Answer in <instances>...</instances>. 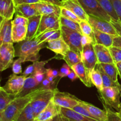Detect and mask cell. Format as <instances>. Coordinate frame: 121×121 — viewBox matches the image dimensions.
<instances>
[{"mask_svg": "<svg viewBox=\"0 0 121 121\" xmlns=\"http://www.w3.org/2000/svg\"><path fill=\"white\" fill-rule=\"evenodd\" d=\"M35 114L30 103L25 107L15 121H35Z\"/></svg>", "mask_w": 121, "mask_h": 121, "instance_id": "1f68e13d", "label": "cell"}, {"mask_svg": "<svg viewBox=\"0 0 121 121\" xmlns=\"http://www.w3.org/2000/svg\"><path fill=\"white\" fill-rule=\"evenodd\" d=\"M46 76L48 78V80L50 81V82L52 83V85H53L54 82V79H55V78L52 75V74L51 73V72H50L49 69H46Z\"/></svg>", "mask_w": 121, "mask_h": 121, "instance_id": "11a10c76", "label": "cell"}, {"mask_svg": "<svg viewBox=\"0 0 121 121\" xmlns=\"http://www.w3.org/2000/svg\"><path fill=\"white\" fill-rule=\"evenodd\" d=\"M82 45L83 47L86 46V45L89 44H95V41L94 39L91 36L89 35H85V34H82Z\"/></svg>", "mask_w": 121, "mask_h": 121, "instance_id": "7dc6e473", "label": "cell"}, {"mask_svg": "<svg viewBox=\"0 0 121 121\" xmlns=\"http://www.w3.org/2000/svg\"><path fill=\"white\" fill-rule=\"evenodd\" d=\"M104 109L107 113V121H121V118L118 115V112H116L112 111L109 106H107L104 102L101 100Z\"/></svg>", "mask_w": 121, "mask_h": 121, "instance_id": "74e56055", "label": "cell"}, {"mask_svg": "<svg viewBox=\"0 0 121 121\" xmlns=\"http://www.w3.org/2000/svg\"><path fill=\"white\" fill-rule=\"evenodd\" d=\"M41 2H47V3L52 4L56 5L61 7V4H62V1L60 0H40Z\"/></svg>", "mask_w": 121, "mask_h": 121, "instance_id": "db71d44e", "label": "cell"}, {"mask_svg": "<svg viewBox=\"0 0 121 121\" xmlns=\"http://www.w3.org/2000/svg\"><path fill=\"white\" fill-rule=\"evenodd\" d=\"M89 112L93 116L94 119L98 121H107V113L105 110H102L96 107L94 105L90 104L89 103L82 101Z\"/></svg>", "mask_w": 121, "mask_h": 121, "instance_id": "4316f807", "label": "cell"}, {"mask_svg": "<svg viewBox=\"0 0 121 121\" xmlns=\"http://www.w3.org/2000/svg\"><path fill=\"white\" fill-rule=\"evenodd\" d=\"M119 77H120V79H121V73L119 72ZM120 89H121V86L120 87Z\"/></svg>", "mask_w": 121, "mask_h": 121, "instance_id": "94428289", "label": "cell"}, {"mask_svg": "<svg viewBox=\"0 0 121 121\" xmlns=\"http://www.w3.org/2000/svg\"><path fill=\"white\" fill-rule=\"evenodd\" d=\"M57 89H43L33 98L30 104L34 111L35 118L49 104L53 99Z\"/></svg>", "mask_w": 121, "mask_h": 121, "instance_id": "277c9868", "label": "cell"}, {"mask_svg": "<svg viewBox=\"0 0 121 121\" xmlns=\"http://www.w3.org/2000/svg\"><path fill=\"white\" fill-rule=\"evenodd\" d=\"M118 115H119V117H120L121 118V104L120 109H119V111L118 112Z\"/></svg>", "mask_w": 121, "mask_h": 121, "instance_id": "91938a15", "label": "cell"}, {"mask_svg": "<svg viewBox=\"0 0 121 121\" xmlns=\"http://www.w3.org/2000/svg\"><path fill=\"white\" fill-rule=\"evenodd\" d=\"M98 68L99 69V71H100V73H101L102 75V80H103V85H104V87H111V86H119L121 87V86H119V85H117L116 83H115L112 80V79H111V77L109 76L104 71V70L103 69V68L102 67V66H100V64L98 63V65H96Z\"/></svg>", "mask_w": 121, "mask_h": 121, "instance_id": "d590c367", "label": "cell"}, {"mask_svg": "<svg viewBox=\"0 0 121 121\" xmlns=\"http://www.w3.org/2000/svg\"><path fill=\"white\" fill-rule=\"evenodd\" d=\"M22 63H24V60L21 57H19L18 59L14 61L12 65V71L14 74H19L22 73Z\"/></svg>", "mask_w": 121, "mask_h": 121, "instance_id": "b9f144b4", "label": "cell"}, {"mask_svg": "<svg viewBox=\"0 0 121 121\" xmlns=\"http://www.w3.org/2000/svg\"><path fill=\"white\" fill-rule=\"evenodd\" d=\"M16 98V95L11 94L0 87V112H2L11 102Z\"/></svg>", "mask_w": 121, "mask_h": 121, "instance_id": "83f0119b", "label": "cell"}, {"mask_svg": "<svg viewBox=\"0 0 121 121\" xmlns=\"http://www.w3.org/2000/svg\"><path fill=\"white\" fill-rule=\"evenodd\" d=\"M46 44L47 43H39L35 38L18 43L15 47V56L22 58L24 62H35L40 59V50L46 47Z\"/></svg>", "mask_w": 121, "mask_h": 121, "instance_id": "7a4b0ae2", "label": "cell"}, {"mask_svg": "<svg viewBox=\"0 0 121 121\" xmlns=\"http://www.w3.org/2000/svg\"><path fill=\"white\" fill-rule=\"evenodd\" d=\"M15 7L26 4H35L41 2L40 0H13Z\"/></svg>", "mask_w": 121, "mask_h": 121, "instance_id": "c3c4849f", "label": "cell"}, {"mask_svg": "<svg viewBox=\"0 0 121 121\" xmlns=\"http://www.w3.org/2000/svg\"><path fill=\"white\" fill-rule=\"evenodd\" d=\"M116 66H117V68H118L119 72L121 73V61L119 63H118L116 64Z\"/></svg>", "mask_w": 121, "mask_h": 121, "instance_id": "680465c9", "label": "cell"}, {"mask_svg": "<svg viewBox=\"0 0 121 121\" xmlns=\"http://www.w3.org/2000/svg\"></svg>", "mask_w": 121, "mask_h": 121, "instance_id": "e7e4bbea", "label": "cell"}, {"mask_svg": "<svg viewBox=\"0 0 121 121\" xmlns=\"http://www.w3.org/2000/svg\"><path fill=\"white\" fill-rule=\"evenodd\" d=\"M45 89L42 86L22 97L16 98L2 112H0V121H15L21 112L29 104L33 98L40 91Z\"/></svg>", "mask_w": 121, "mask_h": 121, "instance_id": "6da1fadb", "label": "cell"}, {"mask_svg": "<svg viewBox=\"0 0 121 121\" xmlns=\"http://www.w3.org/2000/svg\"><path fill=\"white\" fill-rule=\"evenodd\" d=\"M60 113V107L57 105L52 99L48 105L38 115L35 121H46L52 119Z\"/></svg>", "mask_w": 121, "mask_h": 121, "instance_id": "5bb4252c", "label": "cell"}, {"mask_svg": "<svg viewBox=\"0 0 121 121\" xmlns=\"http://www.w3.org/2000/svg\"><path fill=\"white\" fill-rule=\"evenodd\" d=\"M41 15H37L28 18L27 33L26 40H31L34 39L40 25Z\"/></svg>", "mask_w": 121, "mask_h": 121, "instance_id": "7402d4cb", "label": "cell"}, {"mask_svg": "<svg viewBox=\"0 0 121 121\" xmlns=\"http://www.w3.org/2000/svg\"><path fill=\"white\" fill-rule=\"evenodd\" d=\"M15 14L27 18L39 15L34 4H26L15 7Z\"/></svg>", "mask_w": 121, "mask_h": 121, "instance_id": "cb8c5ba5", "label": "cell"}, {"mask_svg": "<svg viewBox=\"0 0 121 121\" xmlns=\"http://www.w3.org/2000/svg\"><path fill=\"white\" fill-rule=\"evenodd\" d=\"M34 5L39 15H57L60 16L61 7L59 6L44 2H38L34 4Z\"/></svg>", "mask_w": 121, "mask_h": 121, "instance_id": "ac0fdd59", "label": "cell"}, {"mask_svg": "<svg viewBox=\"0 0 121 121\" xmlns=\"http://www.w3.org/2000/svg\"><path fill=\"white\" fill-rule=\"evenodd\" d=\"M73 109L74 110V111H76V112H78V113L85 116V117H89V118H91L94 119L93 116L91 114V113L89 112V111L87 110V109L86 108V106H85V105H84V104H83L82 100H81V102H80V104H79V105L74 106V107L73 108Z\"/></svg>", "mask_w": 121, "mask_h": 121, "instance_id": "ab89813d", "label": "cell"}, {"mask_svg": "<svg viewBox=\"0 0 121 121\" xmlns=\"http://www.w3.org/2000/svg\"><path fill=\"white\" fill-rule=\"evenodd\" d=\"M100 66L104 70L105 73L111 77L115 83L119 86H121L118 82V76L119 75V70L115 63H101Z\"/></svg>", "mask_w": 121, "mask_h": 121, "instance_id": "f1b7e54d", "label": "cell"}, {"mask_svg": "<svg viewBox=\"0 0 121 121\" xmlns=\"http://www.w3.org/2000/svg\"><path fill=\"white\" fill-rule=\"evenodd\" d=\"M61 7L67 8L75 14L80 20L88 21L89 15L85 12L78 0H69L62 1Z\"/></svg>", "mask_w": 121, "mask_h": 121, "instance_id": "2e32d148", "label": "cell"}, {"mask_svg": "<svg viewBox=\"0 0 121 121\" xmlns=\"http://www.w3.org/2000/svg\"><path fill=\"white\" fill-rule=\"evenodd\" d=\"M15 47L13 43H4L0 46V70L1 72L9 68L14 62Z\"/></svg>", "mask_w": 121, "mask_h": 121, "instance_id": "52a82bcc", "label": "cell"}, {"mask_svg": "<svg viewBox=\"0 0 121 121\" xmlns=\"http://www.w3.org/2000/svg\"><path fill=\"white\" fill-rule=\"evenodd\" d=\"M93 47L98 63H115L110 52L109 48L97 43L93 44Z\"/></svg>", "mask_w": 121, "mask_h": 121, "instance_id": "9a60e30c", "label": "cell"}, {"mask_svg": "<svg viewBox=\"0 0 121 121\" xmlns=\"http://www.w3.org/2000/svg\"><path fill=\"white\" fill-rule=\"evenodd\" d=\"M27 33V26L22 25L13 26L12 38L13 43H20L26 40Z\"/></svg>", "mask_w": 121, "mask_h": 121, "instance_id": "484cf974", "label": "cell"}, {"mask_svg": "<svg viewBox=\"0 0 121 121\" xmlns=\"http://www.w3.org/2000/svg\"><path fill=\"white\" fill-rule=\"evenodd\" d=\"M79 24H80V28L82 32V34L91 36L95 40L93 28L91 26V24L89 22V21H86V20H81V21L79 22Z\"/></svg>", "mask_w": 121, "mask_h": 121, "instance_id": "8d00e7d4", "label": "cell"}, {"mask_svg": "<svg viewBox=\"0 0 121 121\" xmlns=\"http://www.w3.org/2000/svg\"><path fill=\"white\" fill-rule=\"evenodd\" d=\"M48 60H46V61H35V62H33V64L27 66L24 72L22 73V75L27 77L28 76L31 75V74H33L37 70L44 67L45 65H46V63H48Z\"/></svg>", "mask_w": 121, "mask_h": 121, "instance_id": "e575fe53", "label": "cell"}, {"mask_svg": "<svg viewBox=\"0 0 121 121\" xmlns=\"http://www.w3.org/2000/svg\"><path fill=\"white\" fill-rule=\"evenodd\" d=\"M60 23L61 26H64V27H66L71 30L76 31L79 32V33H81L82 34V32L80 24H79V22H77L76 21H74L73 20H71L70 19H68L67 18L64 17L60 15Z\"/></svg>", "mask_w": 121, "mask_h": 121, "instance_id": "836d02e7", "label": "cell"}, {"mask_svg": "<svg viewBox=\"0 0 121 121\" xmlns=\"http://www.w3.org/2000/svg\"><path fill=\"white\" fill-rule=\"evenodd\" d=\"M50 72H51V73L52 74V75L55 78H57L58 76H59V72L57 70H53L52 69H49Z\"/></svg>", "mask_w": 121, "mask_h": 121, "instance_id": "6f0895ef", "label": "cell"}, {"mask_svg": "<svg viewBox=\"0 0 121 121\" xmlns=\"http://www.w3.org/2000/svg\"><path fill=\"white\" fill-rule=\"evenodd\" d=\"M112 58L114 60L115 63L117 64L121 61V49L118 47L112 46L109 48Z\"/></svg>", "mask_w": 121, "mask_h": 121, "instance_id": "60d3db41", "label": "cell"}, {"mask_svg": "<svg viewBox=\"0 0 121 121\" xmlns=\"http://www.w3.org/2000/svg\"><path fill=\"white\" fill-rule=\"evenodd\" d=\"M53 121H74L69 119V118H67V117L63 115L61 113H60V114H59L58 115H57L56 117H55L54 118H53Z\"/></svg>", "mask_w": 121, "mask_h": 121, "instance_id": "f5cc1de1", "label": "cell"}, {"mask_svg": "<svg viewBox=\"0 0 121 121\" xmlns=\"http://www.w3.org/2000/svg\"><path fill=\"white\" fill-rule=\"evenodd\" d=\"M111 22L112 23V24L113 25V26L114 27V28H115L116 31L118 33V35H121V21H116L114 20H112V21H111Z\"/></svg>", "mask_w": 121, "mask_h": 121, "instance_id": "f907efd6", "label": "cell"}, {"mask_svg": "<svg viewBox=\"0 0 121 121\" xmlns=\"http://www.w3.org/2000/svg\"><path fill=\"white\" fill-rule=\"evenodd\" d=\"M93 33H94L95 43L104 45L108 48H110L113 46V38L115 35L101 32L94 28H93Z\"/></svg>", "mask_w": 121, "mask_h": 121, "instance_id": "603a6c76", "label": "cell"}, {"mask_svg": "<svg viewBox=\"0 0 121 121\" xmlns=\"http://www.w3.org/2000/svg\"><path fill=\"white\" fill-rule=\"evenodd\" d=\"M71 71H72L71 67L66 63L63 64V66L60 69V71H59V77L62 78L68 76Z\"/></svg>", "mask_w": 121, "mask_h": 121, "instance_id": "f6af8a7d", "label": "cell"}, {"mask_svg": "<svg viewBox=\"0 0 121 121\" xmlns=\"http://www.w3.org/2000/svg\"><path fill=\"white\" fill-rule=\"evenodd\" d=\"M113 4L117 15L121 22V0H110Z\"/></svg>", "mask_w": 121, "mask_h": 121, "instance_id": "bcb514c9", "label": "cell"}, {"mask_svg": "<svg viewBox=\"0 0 121 121\" xmlns=\"http://www.w3.org/2000/svg\"><path fill=\"white\" fill-rule=\"evenodd\" d=\"M114 47H118L121 49V36L118 35L117 36H115L113 38V46Z\"/></svg>", "mask_w": 121, "mask_h": 121, "instance_id": "816d5d0a", "label": "cell"}, {"mask_svg": "<svg viewBox=\"0 0 121 121\" xmlns=\"http://www.w3.org/2000/svg\"><path fill=\"white\" fill-rule=\"evenodd\" d=\"M68 77L71 80H72V82L74 81V80H76V79H79V78H78V75H77L76 74L75 72H74V71H73L72 70V71H71V72L70 73V74L68 75Z\"/></svg>", "mask_w": 121, "mask_h": 121, "instance_id": "9f6ffc18", "label": "cell"}, {"mask_svg": "<svg viewBox=\"0 0 121 121\" xmlns=\"http://www.w3.org/2000/svg\"><path fill=\"white\" fill-rule=\"evenodd\" d=\"M46 48L55 53L56 55L61 56V57L64 56L70 49V47L65 42L62 37L59 38V39L47 43Z\"/></svg>", "mask_w": 121, "mask_h": 121, "instance_id": "e0dca14e", "label": "cell"}, {"mask_svg": "<svg viewBox=\"0 0 121 121\" xmlns=\"http://www.w3.org/2000/svg\"><path fill=\"white\" fill-rule=\"evenodd\" d=\"M26 78L27 77L24 75L18 76L13 73L9 76L8 81L2 87L8 93L17 96L22 89Z\"/></svg>", "mask_w": 121, "mask_h": 121, "instance_id": "7c38bea8", "label": "cell"}, {"mask_svg": "<svg viewBox=\"0 0 121 121\" xmlns=\"http://www.w3.org/2000/svg\"><path fill=\"white\" fill-rule=\"evenodd\" d=\"M61 59H63L70 67L73 65L82 61L80 54L71 49H70L67 53L61 57Z\"/></svg>", "mask_w": 121, "mask_h": 121, "instance_id": "4dcf8cb0", "label": "cell"}, {"mask_svg": "<svg viewBox=\"0 0 121 121\" xmlns=\"http://www.w3.org/2000/svg\"><path fill=\"white\" fill-rule=\"evenodd\" d=\"M28 23V18L21 15L16 14L15 17L13 20V26L15 25H22L27 26Z\"/></svg>", "mask_w": 121, "mask_h": 121, "instance_id": "ee69618b", "label": "cell"}, {"mask_svg": "<svg viewBox=\"0 0 121 121\" xmlns=\"http://www.w3.org/2000/svg\"><path fill=\"white\" fill-rule=\"evenodd\" d=\"M53 100L60 107L69 109H73L81 102V100L74 96L66 92H61L58 89L55 92Z\"/></svg>", "mask_w": 121, "mask_h": 121, "instance_id": "9c48e42d", "label": "cell"}, {"mask_svg": "<svg viewBox=\"0 0 121 121\" xmlns=\"http://www.w3.org/2000/svg\"><path fill=\"white\" fill-rule=\"evenodd\" d=\"M89 76L92 84L96 87L98 92H100L101 91H102V89H104L102 78L101 73L97 66H96L94 69H93L90 72Z\"/></svg>", "mask_w": 121, "mask_h": 121, "instance_id": "f546056e", "label": "cell"}, {"mask_svg": "<svg viewBox=\"0 0 121 121\" xmlns=\"http://www.w3.org/2000/svg\"><path fill=\"white\" fill-rule=\"evenodd\" d=\"M119 86L104 87L102 91L98 92L100 94V100L107 106L114 109L118 112L121 107L120 98L121 92Z\"/></svg>", "mask_w": 121, "mask_h": 121, "instance_id": "3957f363", "label": "cell"}, {"mask_svg": "<svg viewBox=\"0 0 121 121\" xmlns=\"http://www.w3.org/2000/svg\"><path fill=\"white\" fill-rule=\"evenodd\" d=\"M88 15H93L111 22L112 18L104 10L98 0H78Z\"/></svg>", "mask_w": 121, "mask_h": 121, "instance_id": "8992f818", "label": "cell"}, {"mask_svg": "<svg viewBox=\"0 0 121 121\" xmlns=\"http://www.w3.org/2000/svg\"><path fill=\"white\" fill-rule=\"evenodd\" d=\"M46 121H53V119H50V120Z\"/></svg>", "mask_w": 121, "mask_h": 121, "instance_id": "6125c7cd", "label": "cell"}, {"mask_svg": "<svg viewBox=\"0 0 121 121\" xmlns=\"http://www.w3.org/2000/svg\"><path fill=\"white\" fill-rule=\"evenodd\" d=\"M60 29L61 31V37L69 46L70 48L81 54L83 50L81 41L82 34L64 26H61Z\"/></svg>", "mask_w": 121, "mask_h": 121, "instance_id": "5b68a950", "label": "cell"}, {"mask_svg": "<svg viewBox=\"0 0 121 121\" xmlns=\"http://www.w3.org/2000/svg\"><path fill=\"white\" fill-rule=\"evenodd\" d=\"M62 1H69V0H61Z\"/></svg>", "mask_w": 121, "mask_h": 121, "instance_id": "be15d7a7", "label": "cell"}, {"mask_svg": "<svg viewBox=\"0 0 121 121\" xmlns=\"http://www.w3.org/2000/svg\"><path fill=\"white\" fill-rule=\"evenodd\" d=\"M15 13L13 0H0V15L1 18L12 20Z\"/></svg>", "mask_w": 121, "mask_h": 121, "instance_id": "ffe728a7", "label": "cell"}, {"mask_svg": "<svg viewBox=\"0 0 121 121\" xmlns=\"http://www.w3.org/2000/svg\"><path fill=\"white\" fill-rule=\"evenodd\" d=\"M13 21L1 18L0 23V46L4 43H13Z\"/></svg>", "mask_w": 121, "mask_h": 121, "instance_id": "4fadbf2b", "label": "cell"}, {"mask_svg": "<svg viewBox=\"0 0 121 121\" xmlns=\"http://www.w3.org/2000/svg\"><path fill=\"white\" fill-rule=\"evenodd\" d=\"M60 113L74 121H98L96 119L85 117L74 111L73 109L60 107Z\"/></svg>", "mask_w": 121, "mask_h": 121, "instance_id": "d4e9b609", "label": "cell"}, {"mask_svg": "<svg viewBox=\"0 0 121 121\" xmlns=\"http://www.w3.org/2000/svg\"><path fill=\"white\" fill-rule=\"evenodd\" d=\"M61 7V11H60V15L61 16L66 17L67 18L70 19V20H73V21H76L77 22H79V23L82 20H80L75 14H74L70 10H69L67 8H65V7Z\"/></svg>", "mask_w": 121, "mask_h": 121, "instance_id": "f35d334b", "label": "cell"}, {"mask_svg": "<svg viewBox=\"0 0 121 121\" xmlns=\"http://www.w3.org/2000/svg\"><path fill=\"white\" fill-rule=\"evenodd\" d=\"M104 10L110 15L112 19L114 21H119V18L117 15L113 4L110 0H98Z\"/></svg>", "mask_w": 121, "mask_h": 121, "instance_id": "d6a6232c", "label": "cell"}, {"mask_svg": "<svg viewBox=\"0 0 121 121\" xmlns=\"http://www.w3.org/2000/svg\"><path fill=\"white\" fill-rule=\"evenodd\" d=\"M52 85V83H51L50 81L48 80V78H47V76H46V77H45L44 80H43L42 83H41V86H42L44 89H52V86H51Z\"/></svg>", "mask_w": 121, "mask_h": 121, "instance_id": "681fc988", "label": "cell"}, {"mask_svg": "<svg viewBox=\"0 0 121 121\" xmlns=\"http://www.w3.org/2000/svg\"><path fill=\"white\" fill-rule=\"evenodd\" d=\"M40 86H41V85L37 82L33 74H31V75L28 76L26 78L23 87H22L21 91L17 95L16 98H19V97H22L27 95L28 93H31L36 89L39 88Z\"/></svg>", "mask_w": 121, "mask_h": 121, "instance_id": "44dd1931", "label": "cell"}, {"mask_svg": "<svg viewBox=\"0 0 121 121\" xmlns=\"http://www.w3.org/2000/svg\"><path fill=\"white\" fill-rule=\"evenodd\" d=\"M46 69H45L44 67H43V68H41L37 70H36L34 73H33V75L35 77L37 82L39 84H40V85H41L43 80H44V78L46 77Z\"/></svg>", "mask_w": 121, "mask_h": 121, "instance_id": "7bdbcfd3", "label": "cell"}, {"mask_svg": "<svg viewBox=\"0 0 121 121\" xmlns=\"http://www.w3.org/2000/svg\"><path fill=\"white\" fill-rule=\"evenodd\" d=\"M88 21L93 28L100 31L108 33L115 36L118 35L115 28L109 21L91 15H89Z\"/></svg>", "mask_w": 121, "mask_h": 121, "instance_id": "8fae6325", "label": "cell"}, {"mask_svg": "<svg viewBox=\"0 0 121 121\" xmlns=\"http://www.w3.org/2000/svg\"><path fill=\"white\" fill-rule=\"evenodd\" d=\"M71 69L74 71L76 74L78 75L79 79L81 80L82 82L86 86L91 87L93 86L91 78H90L89 73L85 67V65L82 61L78 63L71 67Z\"/></svg>", "mask_w": 121, "mask_h": 121, "instance_id": "d6986e66", "label": "cell"}, {"mask_svg": "<svg viewBox=\"0 0 121 121\" xmlns=\"http://www.w3.org/2000/svg\"><path fill=\"white\" fill-rule=\"evenodd\" d=\"M80 55L82 61L89 73H90L98 64L93 44H89L83 47V50Z\"/></svg>", "mask_w": 121, "mask_h": 121, "instance_id": "30bf717a", "label": "cell"}, {"mask_svg": "<svg viewBox=\"0 0 121 121\" xmlns=\"http://www.w3.org/2000/svg\"><path fill=\"white\" fill-rule=\"evenodd\" d=\"M60 17L57 15H42L39 28L34 38L38 37L47 31L60 29Z\"/></svg>", "mask_w": 121, "mask_h": 121, "instance_id": "ba28073f", "label": "cell"}]
</instances>
